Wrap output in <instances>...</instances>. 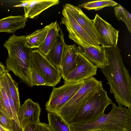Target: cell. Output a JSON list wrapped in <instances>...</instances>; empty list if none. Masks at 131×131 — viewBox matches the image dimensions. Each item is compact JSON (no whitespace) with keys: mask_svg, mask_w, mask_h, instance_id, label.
<instances>
[{"mask_svg":"<svg viewBox=\"0 0 131 131\" xmlns=\"http://www.w3.org/2000/svg\"><path fill=\"white\" fill-rule=\"evenodd\" d=\"M60 28L56 21L49 24L47 36L43 42L38 48L41 53L46 56L55 42Z\"/></svg>","mask_w":131,"mask_h":131,"instance_id":"obj_18","label":"cell"},{"mask_svg":"<svg viewBox=\"0 0 131 131\" xmlns=\"http://www.w3.org/2000/svg\"><path fill=\"white\" fill-rule=\"evenodd\" d=\"M62 14L61 23L66 26L70 39L82 47L100 46L97 45L64 7Z\"/></svg>","mask_w":131,"mask_h":131,"instance_id":"obj_8","label":"cell"},{"mask_svg":"<svg viewBox=\"0 0 131 131\" xmlns=\"http://www.w3.org/2000/svg\"><path fill=\"white\" fill-rule=\"evenodd\" d=\"M31 75L33 85L48 86L47 83L43 78L33 68L31 67Z\"/></svg>","mask_w":131,"mask_h":131,"instance_id":"obj_24","label":"cell"},{"mask_svg":"<svg viewBox=\"0 0 131 131\" xmlns=\"http://www.w3.org/2000/svg\"><path fill=\"white\" fill-rule=\"evenodd\" d=\"M92 21L100 36L102 46L106 48L117 46L119 31L114 28L97 14Z\"/></svg>","mask_w":131,"mask_h":131,"instance_id":"obj_11","label":"cell"},{"mask_svg":"<svg viewBox=\"0 0 131 131\" xmlns=\"http://www.w3.org/2000/svg\"><path fill=\"white\" fill-rule=\"evenodd\" d=\"M27 19L24 15L10 16L0 19V32L13 34L24 28Z\"/></svg>","mask_w":131,"mask_h":131,"instance_id":"obj_17","label":"cell"},{"mask_svg":"<svg viewBox=\"0 0 131 131\" xmlns=\"http://www.w3.org/2000/svg\"><path fill=\"white\" fill-rule=\"evenodd\" d=\"M64 34L60 28L57 39L46 57L50 62L60 69L64 46L65 43Z\"/></svg>","mask_w":131,"mask_h":131,"instance_id":"obj_16","label":"cell"},{"mask_svg":"<svg viewBox=\"0 0 131 131\" xmlns=\"http://www.w3.org/2000/svg\"><path fill=\"white\" fill-rule=\"evenodd\" d=\"M31 67L43 78L48 86L54 87L62 78L60 69L52 64L46 56L38 49L32 50Z\"/></svg>","mask_w":131,"mask_h":131,"instance_id":"obj_6","label":"cell"},{"mask_svg":"<svg viewBox=\"0 0 131 131\" xmlns=\"http://www.w3.org/2000/svg\"><path fill=\"white\" fill-rule=\"evenodd\" d=\"M118 3L111 0L93 1L83 3L78 5L80 8H85L88 10H100L107 7H113L117 6Z\"/></svg>","mask_w":131,"mask_h":131,"instance_id":"obj_21","label":"cell"},{"mask_svg":"<svg viewBox=\"0 0 131 131\" xmlns=\"http://www.w3.org/2000/svg\"><path fill=\"white\" fill-rule=\"evenodd\" d=\"M12 120L0 112V124L9 131H13Z\"/></svg>","mask_w":131,"mask_h":131,"instance_id":"obj_25","label":"cell"},{"mask_svg":"<svg viewBox=\"0 0 131 131\" xmlns=\"http://www.w3.org/2000/svg\"><path fill=\"white\" fill-rule=\"evenodd\" d=\"M49 27V24L25 36L26 46L32 49L39 48L44 41Z\"/></svg>","mask_w":131,"mask_h":131,"instance_id":"obj_19","label":"cell"},{"mask_svg":"<svg viewBox=\"0 0 131 131\" xmlns=\"http://www.w3.org/2000/svg\"><path fill=\"white\" fill-rule=\"evenodd\" d=\"M121 20L123 21L126 25L128 30L131 33V15L125 9V14Z\"/></svg>","mask_w":131,"mask_h":131,"instance_id":"obj_27","label":"cell"},{"mask_svg":"<svg viewBox=\"0 0 131 131\" xmlns=\"http://www.w3.org/2000/svg\"><path fill=\"white\" fill-rule=\"evenodd\" d=\"M49 125L52 131H72L69 124L58 113H48Z\"/></svg>","mask_w":131,"mask_h":131,"instance_id":"obj_20","label":"cell"},{"mask_svg":"<svg viewBox=\"0 0 131 131\" xmlns=\"http://www.w3.org/2000/svg\"><path fill=\"white\" fill-rule=\"evenodd\" d=\"M25 36L14 34L4 44L8 53L6 61L8 71L13 72L24 83L32 87L31 75V54L32 49L26 45Z\"/></svg>","mask_w":131,"mask_h":131,"instance_id":"obj_2","label":"cell"},{"mask_svg":"<svg viewBox=\"0 0 131 131\" xmlns=\"http://www.w3.org/2000/svg\"><path fill=\"white\" fill-rule=\"evenodd\" d=\"M0 112L9 119L13 120L8 98L0 80Z\"/></svg>","mask_w":131,"mask_h":131,"instance_id":"obj_22","label":"cell"},{"mask_svg":"<svg viewBox=\"0 0 131 131\" xmlns=\"http://www.w3.org/2000/svg\"><path fill=\"white\" fill-rule=\"evenodd\" d=\"M79 53L78 46L76 44L68 45L64 44L60 69L63 79L77 66Z\"/></svg>","mask_w":131,"mask_h":131,"instance_id":"obj_13","label":"cell"},{"mask_svg":"<svg viewBox=\"0 0 131 131\" xmlns=\"http://www.w3.org/2000/svg\"><path fill=\"white\" fill-rule=\"evenodd\" d=\"M102 86V81L93 77L84 80L79 89L61 108L58 113L69 124L86 101Z\"/></svg>","mask_w":131,"mask_h":131,"instance_id":"obj_5","label":"cell"},{"mask_svg":"<svg viewBox=\"0 0 131 131\" xmlns=\"http://www.w3.org/2000/svg\"><path fill=\"white\" fill-rule=\"evenodd\" d=\"M114 14L118 20L121 19L125 14V9L119 4L114 7Z\"/></svg>","mask_w":131,"mask_h":131,"instance_id":"obj_26","label":"cell"},{"mask_svg":"<svg viewBox=\"0 0 131 131\" xmlns=\"http://www.w3.org/2000/svg\"><path fill=\"white\" fill-rule=\"evenodd\" d=\"M108 64L101 69L118 105L131 107V79L117 46L105 47Z\"/></svg>","mask_w":131,"mask_h":131,"instance_id":"obj_1","label":"cell"},{"mask_svg":"<svg viewBox=\"0 0 131 131\" xmlns=\"http://www.w3.org/2000/svg\"><path fill=\"white\" fill-rule=\"evenodd\" d=\"M100 131V130H97V131Z\"/></svg>","mask_w":131,"mask_h":131,"instance_id":"obj_34","label":"cell"},{"mask_svg":"<svg viewBox=\"0 0 131 131\" xmlns=\"http://www.w3.org/2000/svg\"><path fill=\"white\" fill-rule=\"evenodd\" d=\"M113 103L102 86L86 101L69 124H84L94 122L105 114L106 108Z\"/></svg>","mask_w":131,"mask_h":131,"instance_id":"obj_4","label":"cell"},{"mask_svg":"<svg viewBox=\"0 0 131 131\" xmlns=\"http://www.w3.org/2000/svg\"><path fill=\"white\" fill-rule=\"evenodd\" d=\"M30 4L24 7V16L33 18L48 8L59 4V0H29Z\"/></svg>","mask_w":131,"mask_h":131,"instance_id":"obj_15","label":"cell"},{"mask_svg":"<svg viewBox=\"0 0 131 131\" xmlns=\"http://www.w3.org/2000/svg\"><path fill=\"white\" fill-rule=\"evenodd\" d=\"M97 68L79 52L77 65L64 79V83L79 82L93 77Z\"/></svg>","mask_w":131,"mask_h":131,"instance_id":"obj_9","label":"cell"},{"mask_svg":"<svg viewBox=\"0 0 131 131\" xmlns=\"http://www.w3.org/2000/svg\"><path fill=\"white\" fill-rule=\"evenodd\" d=\"M37 124L31 123L27 125L23 131H36Z\"/></svg>","mask_w":131,"mask_h":131,"instance_id":"obj_29","label":"cell"},{"mask_svg":"<svg viewBox=\"0 0 131 131\" xmlns=\"http://www.w3.org/2000/svg\"><path fill=\"white\" fill-rule=\"evenodd\" d=\"M99 46L102 44L100 36L92 20L90 19L78 7L69 3L63 6Z\"/></svg>","mask_w":131,"mask_h":131,"instance_id":"obj_10","label":"cell"},{"mask_svg":"<svg viewBox=\"0 0 131 131\" xmlns=\"http://www.w3.org/2000/svg\"><path fill=\"white\" fill-rule=\"evenodd\" d=\"M13 126V131H23L21 128L19 127L16 123L13 120H12Z\"/></svg>","mask_w":131,"mask_h":131,"instance_id":"obj_32","label":"cell"},{"mask_svg":"<svg viewBox=\"0 0 131 131\" xmlns=\"http://www.w3.org/2000/svg\"><path fill=\"white\" fill-rule=\"evenodd\" d=\"M0 131H9L5 128L0 124Z\"/></svg>","mask_w":131,"mask_h":131,"instance_id":"obj_33","label":"cell"},{"mask_svg":"<svg viewBox=\"0 0 131 131\" xmlns=\"http://www.w3.org/2000/svg\"><path fill=\"white\" fill-rule=\"evenodd\" d=\"M41 108L39 103L28 98L20 106L18 112V118L23 131L25 127L31 123L40 122Z\"/></svg>","mask_w":131,"mask_h":131,"instance_id":"obj_12","label":"cell"},{"mask_svg":"<svg viewBox=\"0 0 131 131\" xmlns=\"http://www.w3.org/2000/svg\"><path fill=\"white\" fill-rule=\"evenodd\" d=\"M84 81L75 83H66L58 88L54 87L45 106L48 112L58 113L61 108L80 88Z\"/></svg>","mask_w":131,"mask_h":131,"instance_id":"obj_7","label":"cell"},{"mask_svg":"<svg viewBox=\"0 0 131 131\" xmlns=\"http://www.w3.org/2000/svg\"><path fill=\"white\" fill-rule=\"evenodd\" d=\"M10 93L15 102L17 115L20 106L18 83L13 79L8 72L5 73Z\"/></svg>","mask_w":131,"mask_h":131,"instance_id":"obj_23","label":"cell"},{"mask_svg":"<svg viewBox=\"0 0 131 131\" xmlns=\"http://www.w3.org/2000/svg\"><path fill=\"white\" fill-rule=\"evenodd\" d=\"M111 111L97 120L70 125L72 131H131V107L112 105Z\"/></svg>","mask_w":131,"mask_h":131,"instance_id":"obj_3","label":"cell"},{"mask_svg":"<svg viewBox=\"0 0 131 131\" xmlns=\"http://www.w3.org/2000/svg\"><path fill=\"white\" fill-rule=\"evenodd\" d=\"M7 72H8L7 69L2 63L0 62V76Z\"/></svg>","mask_w":131,"mask_h":131,"instance_id":"obj_31","label":"cell"},{"mask_svg":"<svg viewBox=\"0 0 131 131\" xmlns=\"http://www.w3.org/2000/svg\"><path fill=\"white\" fill-rule=\"evenodd\" d=\"M78 47L79 52L97 68L101 69L108 64L105 47Z\"/></svg>","mask_w":131,"mask_h":131,"instance_id":"obj_14","label":"cell"},{"mask_svg":"<svg viewBox=\"0 0 131 131\" xmlns=\"http://www.w3.org/2000/svg\"><path fill=\"white\" fill-rule=\"evenodd\" d=\"M36 131H52L49 124L40 122L37 124Z\"/></svg>","mask_w":131,"mask_h":131,"instance_id":"obj_28","label":"cell"},{"mask_svg":"<svg viewBox=\"0 0 131 131\" xmlns=\"http://www.w3.org/2000/svg\"><path fill=\"white\" fill-rule=\"evenodd\" d=\"M20 2L21 3V4L13 6L16 7H26L28 6L30 4L29 0H24L21 1Z\"/></svg>","mask_w":131,"mask_h":131,"instance_id":"obj_30","label":"cell"}]
</instances>
